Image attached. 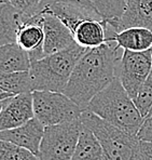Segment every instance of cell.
Returning a JSON list of instances; mask_svg holds the SVG:
<instances>
[{"label":"cell","mask_w":152,"mask_h":160,"mask_svg":"<svg viewBox=\"0 0 152 160\" xmlns=\"http://www.w3.org/2000/svg\"><path fill=\"white\" fill-rule=\"evenodd\" d=\"M105 21L116 32L130 27H145L152 30V0H130L120 18Z\"/></svg>","instance_id":"11"},{"label":"cell","mask_w":152,"mask_h":160,"mask_svg":"<svg viewBox=\"0 0 152 160\" xmlns=\"http://www.w3.org/2000/svg\"><path fill=\"white\" fill-rule=\"evenodd\" d=\"M74 41L86 49H93L106 42L105 20H84L77 26L74 32Z\"/></svg>","instance_id":"14"},{"label":"cell","mask_w":152,"mask_h":160,"mask_svg":"<svg viewBox=\"0 0 152 160\" xmlns=\"http://www.w3.org/2000/svg\"><path fill=\"white\" fill-rule=\"evenodd\" d=\"M86 109L116 128L135 135L145 121L134 100L118 78L96 94Z\"/></svg>","instance_id":"2"},{"label":"cell","mask_w":152,"mask_h":160,"mask_svg":"<svg viewBox=\"0 0 152 160\" xmlns=\"http://www.w3.org/2000/svg\"><path fill=\"white\" fill-rule=\"evenodd\" d=\"M82 128L81 119L45 127L38 154L40 160L71 159Z\"/></svg>","instance_id":"5"},{"label":"cell","mask_w":152,"mask_h":160,"mask_svg":"<svg viewBox=\"0 0 152 160\" xmlns=\"http://www.w3.org/2000/svg\"><path fill=\"white\" fill-rule=\"evenodd\" d=\"M150 117H152V115H151V116H150ZM148 118H149V117H148Z\"/></svg>","instance_id":"31"},{"label":"cell","mask_w":152,"mask_h":160,"mask_svg":"<svg viewBox=\"0 0 152 160\" xmlns=\"http://www.w3.org/2000/svg\"><path fill=\"white\" fill-rule=\"evenodd\" d=\"M30 66L28 53L16 43L0 47V72H28Z\"/></svg>","instance_id":"16"},{"label":"cell","mask_w":152,"mask_h":160,"mask_svg":"<svg viewBox=\"0 0 152 160\" xmlns=\"http://www.w3.org/2000/svg\"><path fill=\"white\" fill-rule=\"evenodd\" d=\"M80 119L97 138L107 160H141V140L137 135L116 128L88 109Z\"/></svg>","instance_id":"4"},{"label":"cell","mask_w":152,"mask_h":160,"mask_svg":"<svg viewBox=\"0 0 152 160\" xmlns=\"http://www.w3.org/2000/svg\"><path fill=\"white\" fill-rule=\"evenodd\" d=\"M6 2H9V0H0V4L6 3Z\"/></svg>","instance_id":"27"},{"label":"cell","mask_w":152,"mask_h":160,"mask_svg":"<svg viewBox=\"0 0 152 160\" xmlns=\"http://www.w3.org/2000/svg\"><path fill=\"white\" fill-rule=\"evenodd\" d=\"M23 22L22 12L10 2L0 4V47L16 43V35Z\"/></svg>","instance_id":"15"},{"label":"cell","mask_w":152,"mask_h":160,"mask_svg":"<svg viewBox=\"0 0 152 160\" xmlns=\"http://www.w3.org/2000/svg\"><path fill=\"white\" fill-rule=\"evenodd\" d=\"M106 27V42L116 41V44L123 50L128 51H147L152 49V30L145 27H130L121 30L113 32L107 25Z\"/></svg>","instance_id":"13"},{"label":"cell","mask_w":152,"mask_h":160,"mask_svg":"<svg viewBox=\"0 0 152 160\" xmlns=\"http://www.w3.org/2000/svg\"><path fill=\"white\" fill-rule=\"evenodd\" d=\"M0 89L13 95L22 93H31L32 82L28 72H0Z\"/></svg>","instance_id":"18"},{"label":"cell","mask_w":152,"mask_h":160,"mask_svg":"<svg viewBox=\"0 0 152 160\" xmlns=\"http://www.w3.org/2000/svg\"><path fill=\"white\" fill-rule=\"evenodd\" d=\"M140 156H141V160H152V142L141 141Z\"/></svg>","instance_id":"25"},{"label":"cell","mask_w":152,"mask_h":160,"mask_svg":"<svg viewBox=\"0 0 152 160\" xmlns=\"http://www.w3.org/2000/svg\"><path fill=\"white\" fill-rule=\"evenodd\" d=\"M88 50L76 42L69 48L32 62L29 69L32 90L64 93L74 67Z\"/></svg>","instance_id":"3"},{"label":"cell","mask_w":152,"mask_h":160,"mask_svg":"<svg viewBox=\"0 0 152 160\" xmlns=\"http://www.w3.org/2000/svg\"><path fill=\"white\" fill-rule=\"evenodd\" d=\"M34 112L44 127L80 119L82 109L66 94L53 91H34Z\"/></svg>","instance_id":"6"},{"label":"cell","mask_w":152,"mask_h":160,"mask_svg":"<svg viewBox=\"0 0 152 160\" xmlns=\"http://www.w3.org/2000/svg\"><path fill=\"white\" fill-rule=\"evenodd\" d=\"M54 3H62L66 4V6H71L74 8H78L80 10L84 11L85 13H88L92 18L97 21H104L102 16L100 15L99 12L97 11V9L95 8V6L93 4V2L91 0H41L40 3V9H39V13L43 10L45 7L50 6V4Z\"/></svg>","instance_id":"22"},{"label":"cell","mask_w":152,"mask_h":160,"mask_svg":"<svg viewBox=\"0 0 152 160\" xmlns=\"http://www.w3.org/2000/svg\"><path fill=\"white\" fill-rule=\"evenodd\" d=\"M41 23L44 30V56L69 48L76 43L70 29L58 18L49 11H41Z\"/></svg>","instance_id":"9"},{"label":"cell","mask_w":152,"mask_h":160,"mask_svg":"<svg viewBox=\"0 0 152 160\" xmlns=\"http://www.w3.org/2000/svg\"><path fill=\"white\" fill-rule=\"evenodd\" d=\"M44 128V124L38 119L32 118L18 128L0 131V141L10 142L38 156Z\"/></svg>","instance_id":"12"},{"label":"cell","mask_w":152,"mask_h":160,"mask_svg":"<svg viewBox=\"0 0 152 160\" xmlns=\"http://www.w3.org/2000/svg\"><path fill=\"white\" fill-rule=\"evenodd\" d=\"M0 108H1V101H0Z\"/></svg>","instance_id":"29"},{"label":"cell","mask_w":152,"mask_h":160,"mask_svg":"<svg viewBox=\"0 0 152 160\" xmlns=\"http://www.w3.org/2000/svg\"><path fill=\"white\" fill-rule=\"evenodd\" d=\"M137 136L141 141L152 142V117L145 119L141 128H140V130L137 133Z\"/></svg>","instance_id":"24"},{"label":"cell","mask_w":152,"mask_h":160,"mask_svg":"<svg viewBox=\"0 0 152 160\" xmlns=\"http://www.w3.org/2000/svg\"><path fill=\"white\" fill-rule=\"evenodd\" d=\"M134 103L142 117L146 119L152 107V68L149 76L141 84L138 93L135 96Z\"/></svg>","instance_id":"20"},{"label":"cell","mask_w":152,"mask_h":160,"mask_svg":"<svg viewBox=\"0 0 152 160\" xmlns=\"http://www.w3.org/2000/svg\"><path fill=\"white\" fill-rule=\"evenodd\" d=\"M10 96H13V94L8 93V92H4V91H2L1 89H0V101L6 100V98H10Z\"/></svg>","instance_id":"26"},{"label":"cell","mask_w":152,"mask_h":160,"mask_svg":"<svg viewBox=\"0 0 152 160\" xmlns=\"http://www.w3.org/2000/svg\"><path fill=\"white\" fill-rule=\"evenodd\" d=\"M126 1H127V2H128V1H130V0H126Z\"/></svg>","instance_id":"30"},{"label":"cell","mask_w":152,"mask_h":160,"mask_svg":"<svg viewBox=\"0 0 152 160\" xmlns=\"http://www.w3.org/2000/svg\"><path fill=\"white\" fill-rule=\"evenodd\" d=\"M151 115H152V107H151V109H150V112H149V115L147 116V118H148V117H150Z\"/></svg>","instance_id":"28"},{"label":"cell","mask_w":152,"mask_h":160,"mask_svg":"<svg viewBox=\"0 0 152 160\" xmlns=\"http://www.w3.org/2000/svg\"><path fill=\"white\" fill-rule=\"evenodd\" d=\"M104 20L118 18L124 12L126 0H91Z\"/></svg>","instance_id":"19"},{"label":"cell","mask_w":152,"mask_h":160,"mask_svg":"<svg viewBox=\"0 0 152 160\" xmlns=\"http://www.w3.org/2000/svg\"><path fill=\"white\" fill-rule=\"evenodd\" d=\"M70 160H107L97 138L84 124L76 150Z\"/></svg>","instance_id":"17"},{"label":"cell","mask_w":152,"mask_h":160,"mask_svg":"<svg viewBox=\"0 0 152 160\" xmlns=\"http://www.w3.org/2000/svg\"><path fill=\"white\" fill-rule=\"evenodd\" d=\"M0 160H40V158L25 148L0 141Z\"/></svg>","instance_id":"21"},{"label":"cell","mask_w":152,"mask_h":160,"mask_svg":"<svg viewBox=\"0 0 152 160\" xmlns=\"http://www.w3.org/2000/svg\"><path fill=\"white\" fill-rule=\"evenodd\" d=\"M9 2L22 12L25 21L30 16L39 13L41 0H9Z\"/></svg>","instance_id":"23"},{"label":"cell","mask_w":152,"mask_h":160,"mask_svg":"<svg viewBox=\"0 0 152 160\" xmlns=\"http://www.w3.org/2000/svg\"><path fill=\"white\" fill-rule=\"evenodd\" d=\"M32 118H35L32 92L16 94L1 101L0 131L18 128Z\"/></svg>","instance_id":"8"},{"label":"cell","mask_w":152,"mask_h":160,"mask_svg":"<svg viewBox=\"0 0 152 160\" xmlns=\"http://www.w3.org/2000/svg\"><path fill=\"white\" fill-rule=\"evenodd\" d=\"M152 68V49L147 51H123L116 63V78L134 100Z\"/></svg>","instance_id":"7"},{"label":"cell","mask_w":152,"mask_h":160,"mask_svg":"<svg viewBox=\"0 0 152 160\" xmlns=\"http://www.w3.org/2000/svg\"><path fill=\"white\" fill-rule=\"evenodd\" d=\"M16 44L28 53L31 63L43 58L44 30L40 13L30 16L23 22L16 35Z\"/></svg>","instance_id":"10"},{"label":"cell","mask_w":152,"mask_h":160,"mask_svg":"<svg viewBox=\"0 0 152 160\" xmlns=\"http://www.w3.org/2000/svg\"><path fill=\"white\" fill-rule=\"evenodd\" d=\"M123 51L116 41L88 49L74 67L64 94L85 110L92 98L116 78V63Z\"/></svg>","instance_id":"1"}]
</instances>
